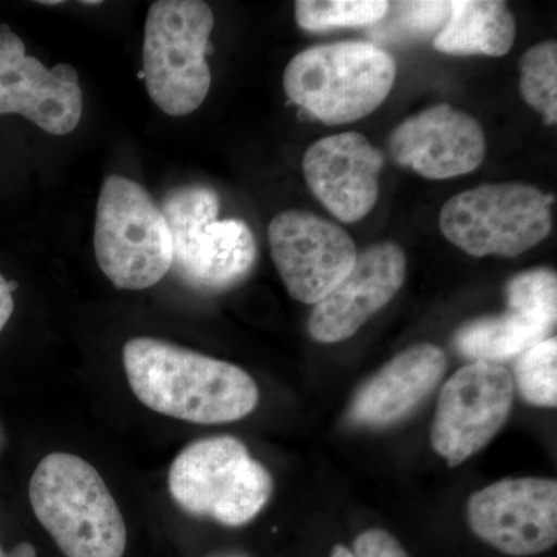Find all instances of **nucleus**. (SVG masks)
<instances>
[{"label": "nucleus", "instance_id": "obj_1", "mask_svg": "<svg viewBox=\"0 0 557 557\" xmlns=\"http://www.w3.org/2000/svg\"><path fill=\"white\" fill-rule=\"evenodd\" d=\"M135 397L153 412L197 424L242 420L256 409L259 388L244 369L153 338L123 348Z\"/></svg>", "mask_w": 557, "mask_h": 557}, {"label": "nucleus", "instance_id": "obj_2", "mask_svg": "<svg viewBox=\"0 0 557 557\" xmlns=\"http://www.w3.org/2000/svg\"><path fill=\"white\" fill-rule=\"evenodd\" d=\"M28 496L36 519L65 557H123L127 530L100 472L84 458L49 454L36 468Z\"/></svg>", "mask_w": 557, "mask_h": 557}, {"label": "nucleus", "instance_id": "obj_3", "mask_svg": "<svg viewBox=\"0 0 557 557\" xmlns=\"http://www.w3.org/2000/svg\"><path fill=\"white\" fill-rule=\"evenodd\" d=\"M397 64L379 44L347 40L300 51L288 62V100L329 126L366 119L394 87Z\"/></svg>", "mask_w": 557, "mask_h": 557}, {"label": "nucleus", "instance_id": "obj_4", "mask_svg": "<svg viewBox=\"0 0 557 557\" xmlns=\"http://www.w3.org/2000/svg\"><path fill=\"white\" fill-rule=\"evenodd\" d=\"M172 237V271L201 293L236 287L255 269L258 244L240 219H219L218 193L203 185L170 190L161 205Z\"/></svg>", "mask_w": 557, "mask_h": 557}, {"label": "nucleus", "instance_id": "obj_5", "mask_svg": "<svg viewBox=\"0 0 557 557\" xmlns=\"http://www.w3.org/2000/svg\"><path fill=\"white\" fill-rule=\"evenodd\" d=\"M168 485L183 511L225 527L251 522L273 494L270 472L230 435L186 446L172 461Z\"/></svg>", "mask_w": 557, "mask_h": 557}, {"label": "nucleus", "instance_id": "obj_6", "mask_svg": "<svg viewBox=\"0 0 557 557\" xmlns=\"http://www.w3.org/2000/svg\"><path fill=\"white\" fill-rule=\"evenodd\" d=\"M212 28L214 14L207 2L159 0L150 5L139 76L149 97L168 115H189L207 98Z\"/></svg>", "mask_w": 557, "mask_h": 557}, {"label": "nucleus", "instance_id": "obj_7", "mask_svg": "<svg viewBox=\"0 0 557 557\" xmlns=\"http://www.w3.org/2000/svg\"><path fill=\"white\" fill-rule=\"evenodd\" d=\"M95 255L121 289H146L172 269V237L163 211L134 180L109 175L101 186Z\"/></svg>", "mask_w": 557, "mask_h": 557}, {"label": "nucleus", "instance_id": "obj_8", "mask_svg": "<svg viewBox=\"0 0 557 557\" xmlns=\"http://www.w3.org/2000/svg\"><path fill=\"white\" fill-rule=\"evenodd\" d=\"M553 197L523 183L465 190L440 212L443 236L472 258H516L552 231Z\"/></svg>", "mask_w": 557, "mask_h": 557}, {"label": "nucleus", "instance_id": "obj_9", "mask_svg": "<svg viewBox=\"0 0 557 557\" xmlns=\"http://www.w3.org/2000/svg\"><path fill=\"white\" fill-rule=\"evenodd\" d=\"M515 403V380L509 370L491 362H472L454 373L440 394L432 424L435 453L450 468L485 448Z\"/></svg>", "mask_w": 557, "mask_h": 557}, {"label": "nucleus", "instance_id": "obj_10", "mask_svg": "<svg viewBox=\"0 0 557 557\" xmlns=\"http://www.w3.org/2000/svg\"><path fill=\"white\" fill-rule=\"evenodd\" d=\"M271 256L289 296L317 306L355 265L358 251L347 231L306 211L281 212L269 226Z\"/></svg>", "mask_w": 557, "mask_h": 557}, {"label": "nucleus", "instance_id": "obj_11", "mask_svg": "<svg viewBox=\"0 0 557 557\" xmlns=\"http://www.w3.org/2000/svg\"><path fill=\"white\" fill-rule=\"evenodd\" d=\"M468 523L475 536L508 556H534L557 542V482L505 479L468 500Z\"/></svg>", "mask_w": 557, "mask_h": 557}, {"label": "nucleus", "instance_id": "obj_12", "mask_svg": "<svg viewBox=\"0 0 557 557\" xmlns=\"http://www.w3.org/2000/svg\"><path fill=\"white\" fill-rule=\"evenodd\" d=\"M24 116L51 135H67L83 116V90L69 64L47 69L25 53L24 40L0 25V115Z\"/></svg>", "mask_w": 557, "mask_h": 557}, {"label": "nucleus", "instance_id": "obj_13", "mask_svg": "<svg viewBox=\"0 0 557 557\" xmlns=\"http://www.w3.org/2000/svg\"><path fill=\"white\" fill-rule=\"evenodd\" d=\"M388 152L401 166L429 180H446L478 170L486 137L474 116L437 104L403 121L388 137Z\"/></svg>", "mask_w": 557, "mask_h": 557}, {"label": "nucleus", "instance_id": "obj_14", "mask_svg": "<svg viewBox=\"0 0 557 557\" xmlns=\"http://www.w3.org/2000/svg\"><path fill=\"white\" fill-rule=\"evenodd\" d=\"M405 278L406 255L394 242L358 252L350 273L313 307L309 319L311 338L322 344L350 338L395 298Z\"/></svg>", "mask_w": 557, "mask_h": 557}, {"label": "nucleus", "instance_id": "obj_15", "mask_svg": "<svg viewBox=\"0 0 557 557\" xmlns=\"http://www.w3.org/2000/svg\"><path fill=\"white\" fill-rule=\"evenodd\" d=\"M383 166V153L357 132L319 139L302 160L311 193L344 223L368 218L375 207Z\"/></svg>", "mask_w": 557, "mask_h": 557}, {"label": "nucleus", "instance_id": "obj_16", "mask_svg": "<svg viewBox=\"0 0 557 557\" xmlns=\"http://www.w3.org/2000/svg\"><path fill=\"white\" fill-rule=\"evenodd\" d=\"M446 364L445 354L434 344H417L401 351L359 388L350 420L369 428L397 423L437 387Z\"/></svg>", "mask_w": 557, "mask_h": 557}, {"label": "nucleus", "instance_id": "obj_17", "mask_svg": "<svg viewBox=\"0 0 557 557\" xmlns=\"http://www.w3.org/2000/svg\"><path fill=\"white\" fill-rule=\"evenodd\" d=\"M516 39V20L507 3L494 0H457L434 47L458 57H504Z\"/></svg>", "mask_w": 557, "mask_h": 557}, {"label": "nucleus", "instance_id": "obj_18", "mask_svg": "<svg viewBox=\"0 0 557 557\" xmlns=\"http://www.w3.org/2000/svg\"><path fill=\"white\" fill-rule=\"evenodd\" d=\"M555 327L522 311L508 309L505 313L472 319L454 335L458 354L474 362L508 361L547 339Z\"/></svg>", "mask_w": 557, "mask_h": 557}, {"label": "nucleus", "instance_id": "obj_19", "mask_svg": "<svg viewBox=\"0 0 557 557\" xmlns=\"http://www.w3.org/2000/svg\"><path fill=\"white\" fill-rule=\"evenodd\" d=\"M453 10V2L416 0V2H388L386 14L370 25L369 36L376 42H412L428 36H437L445 27Z\"/></svg>", "mask_w": 557, "mask_h": 557}, {"label": "nucleus", "instance_id": "obj_20", "mask_svg": "<svg viewBox=\"0 0 557 557\" xmlns=\"http://www.w3.org/2000/svg\"><path fill=\"white\" fill-rule=\"evenodd\" d=\"M388 2L384 0H299L296 22L302 30L327 32L332 28L370 27L383 20Z\"/></svg>", "mask_w": 557, "mask_h": 557}, {"label": "nucleus", "instance_id": "obj_21", "mask_svg": "<svg viewBox=\"0 0 557 557\" xmlns=\"http://www.w3.org/2000/svg\"><path fill=\"white\" fill-rule=\"evenodd\" d=\"M520 91L530 108L542 113L545 123H557V46L555 40L537 44L520 61Z\"/></svg>", "mask_w": 557, "mask_h": 557}, {"label": "nucleus", "instance_id": "obj_22", "mask_svg": "<svg viewBox=\"0 0 557 557\" xmlns=\"http://www.w3.org/2000/svg\"><path fill=\"white\" fill-rule=\"evenodd\" d=\"M515 383L530 405L557 406V339L547 338L516 358Z\"/></svg>", "mask_w": 557, "mask_h": 557}, {"label": "nucleus", "instance_id": "obj_23", "mask_svg": "<svg viewBox=\"0 0 557 557\" xmlns=\"http://www.w3.org/2000/svg\"><path fill=\"white\" fill-rule=\"evenodd\" d=\"M508 309L522 311L528 317L547 322L555 327L557 321L556 271L533 269L523 271L508 282Z\"/></svg>", "mask_w": 557, "mask_h": 557}, {"label": "nucleus", "instance_id": "obj_24", "mask_svg": "<svg viewBox=\"0 0 557 557\" xmlns=\"http://www.w3.org/2000/svg\"><path fill=\"white\" fill-rule=\"evenodd\" d=\"M351 553L355 557H409L397 539L379 528L359 534Z\"/></svg>", "mask_w": 557, "mask_h": 557}, {"label": "nucleus", "instance_id": "obj_25", "mask_svg": "<svg viewBox=\"0 0 557 557\" xmlns=\"http://www.w3.org/2000/svg\"><path fill=\"white\" fill-rule=\"evenodd\" d=\"M17 285L14 282L7 281L0 274V332L9 324L11 314L14 311L13 292Z\"/></svg>", "mask_w": 557, "mask_h": 557}, {"label": "nucleus", "instance_id": "obj_26", "mask_svg": "<svg viewBox=\"0 0 557 557\" xmlns=\"http://www.w3.org/2000/svg\"><path fill=\"white\" fill-rule=\"evenodd\" d=\"M0 557H36V548L33 547L30 542H22V544L11 549V552H5L2 545H0Z\"/></svg>", "mask_w": 557, "mask_h": 557}, {"label": "nucleus", "instance_id": "obj_27", "mask_svg": "<svg viewBox=\"0 0 557 557\" xmlns=\"http://www.w3.org/2000/svg\"><path fill=\"white\" fill-rule=\"evenodd\" d=\"M330 557H355L354 553H351V549H348L347 547H344V545H335V547L332 548V553H330Z\"/></svg>", "mask_w": 557, "mask_h": 557}, {"label": "nucleus", "instance_id": "obj_28", "mask_svg": "<svg viewBox=\"0 0 557 557\" xmlns=\"http://www.w3.org/2000/svg\"><path fill=\"white\" fill-rule=\"evenodd\" d=\"M212 557H251L245 555V553H223V555L212 556Z\"/></svg>", "mask_w": 557, "mask_h": 557}, {"label": "nucleus", "instance_id": "obj_29", "mask_svg": "<svg viewBox=\"0 0 557 557\" xmlns=\"http://www.w3.org/2000/svg\"><path fill=\"white\" fill-rule=\"evenodd\" d=\"M42 5H58V3H61L60 0H49V2H47V0H42Z\"/></svg>", "mask_w": 557, "mask_h": 557}]
</instances>
